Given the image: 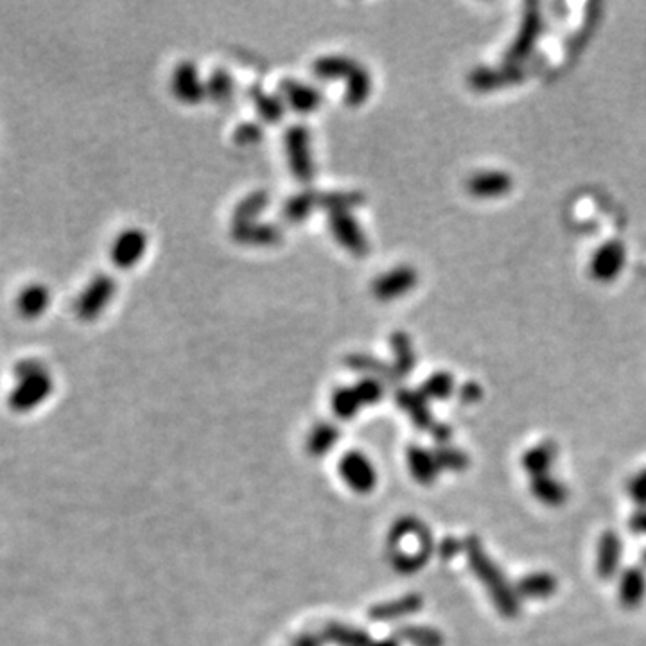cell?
<instances>
[{"label":"cell","mask_w":646,"mask_h":646,"mask_svg":"<svg viewBox=\"0 0 646 646\" xmlns=\"http://www.w3.org/2000/svg\"><path fill=\"white\" fill-rule=\"evenodd\" d=\"M630 529L637 535H646V510L637 511L632 519H630Z\"/></svg>","instance_id":"15"},{"label":"cell","mask_w":646,"mask_h":646,"mask_svg":"<svg viewBox=\"0 0 646 646\" xmlns=\"http://www.w3.org/2000/svg\"><path fill=\"white\" fill-rule=\"evenodd\" d=\"M467 554H468V563H470L472 571L476 572L479 581L490 592L497 610L508 617H513L519 612L517 592L508 585L506 578L501 574L497 565L484 554L477 538L470 537L467 540Z\"/></svg>","instance_id":"1"},{"label":"cell","mask_w":646,"mask_h":646,"mask_svg":"<svg viewBox=\"0 0 646 646\" xmlns=\"http://www.w3.org/2000/svg\"><path fill=\"white\" fill-rule=\"evenodd\" d=\"M140 251H142V237L138 233L131 231L124 239L118 240L117 251H113V257H117V260L120 264H131L133 260H136Z\"/></svg>","instance_id":"9"},{"label":"cell","mask_w":646,"mask_h":646,"mask_svg":"<svg viewBox=\"0 0 646 646\" xmlns=\"http://www.w3.org/2000/svg\"><path fill=\"white\" fill-rule=\"evenodd\" d=\"M436 463L443 465L445 468H452V470H459L467 465V456L456 449H438L436 450Z\"/></svg>","instance_id":"12"},{"label":"cell","mask_w":646,"mask_h":646,"mask_svg":"<svg viewBox=\"0 0 646 646\" xmlns=\"http://www.w3.org/2000/svg\"><path fill=\"white\" fill-rule=\"evenodd\" d=\"M619 560H621V540L614 531H605L598 544V562H596L598 574L605 580H610L619 567Z\"/></svg>","instance_id":"3"},{"label":"cell","mask_w":646,"mask_h":646,"mask_svg":"<svg viewBox=\"0 0 646 646\" xmlns=\"http://www.w3.org/2000/svg\"><path fill=\"white\" fill-rule=\"evenodd\" d=\"M45 291L41 289H27L20 298V307L25 314H36L45 307Z\"/></svg>","instance_id":"11"},{"label":"cell","mask_w":646,"mask_h":646,"mask_svg":"<svg viewBox=\"0 0 646 646\" xmlns=\"http://www.w3.org/2000/svg\"><path fill=\"white\" fill-rule=\"evenodd\" d=\"M531 492H533V495H535L540 502H544V504H547V506H558V504H562V502L565 501V497H567L565 486H563L560 481L553 479L549 474L533 477V481H531Z\"/></svg>","instance_id":"6"},{"label":"cell","mask_w":646,"mask_h":646,"mask_svg":"<svg viewBox=\"0 0 646 646\" xmlns=\"http://www.w3.org/2000/svg\"><path fill=\"white\" fill-rule=\"evenodd\" d=\"M642 562H644V563H646V549H644V551H642Z\"/></svg>","instance_id":"16"},{"label":"cell","mask_w":646,"mask_h":646,"mask_svg":"<svg viewBox=\"0 0 646 646\" xmlns=\"http://www.w3.org/2000/svg\"><path fill=\"white\" fill-rule=\"evenodd\" d=\"M379 646H395V644H388V642H384V644H379Z\"/></svg>","instance_id":"17"},{"label":"cell","mask_w":646,"mask_h":646,"mask_svg":"<svg viewBox=\"0 0 646 646\" xmlns=\"http://www.w3.org/2000/svg\"><path fill=\"white\" fill-rule=\"evenodd\" d=\"M646 594V578L639 567H628L619 578V601L626 608L641 605Z\"/></svg>","instance_id":"4"},{"label":"cell","mask_w":646,"mask_h":646,"mask_svg":"<svg viewBox=\"0 0 646 646\" xmlns=\"http://www.w3.org/2000/svg\"><path fill=\"white\" fill-rule=\"evenodd\" d=\"M406 639L411 641L415 646H440L441 644V637L438 632L431 630V628H407L406 632Z\"/></svg>","instance_id":"10"},{"label":"cell","mask_w":646,"mask_h":646,"mask_svg":"<svg viewBox=\"0 0 646 646\" xmlns=\"http://www.w3.org/2000/svg\"><path fill=\"white\" fill-rule=\"evenodd\" d=\"M409 467L413 476L420 483H429L436 477V458H432L429 452L422 449H411L409 450Z\"/></svg>","instance_id":"8"},{"label":"cell","mask_w":646,"mask_h":646,"mask_svg":"<svg viewBox=\"0 0 646 646\" xmlns=\"http://www.w3.org/2000/svg\"><path fill=\"white\" fill-rule=\"evenodd\" d=\"M556 590V580L549 572L526 574L517 583V596L520 598H547Z\"/></svg>","instance_id":"5"},{"label":"cell","mask_w":646,"mask_h":646,"mask_svg":"<svg viewBox=\"0 0 646 646\" xmlns=\"http://www.w3.org/2000/svg\"><path fill=\"white\" fill-rule=\"evenodd\" d=\"M554 459V445L553 443H540L522 456V467L533 476H544L547 474L551 463Z\"/></svg>","instance_id":"7"},{"label":"cell","mask_w":646,"mask_h":646,"mask_svg":"<svg viewBox=\"0 0 646 646\" xmlns=\"http://www.w3.org/2000/svg\"><path fill=\"white\" fill-rule=\"evenodd\" d=\"M628 493L639 506H646V468L630 479Z\"/></svg>","instance_id":"13"},{"label":"cell","mask_w":646,"mask_h":646,"mask_svg":"<svg viewBox=\"0 0 646 646\" xmlns=\"http://www.w3.org/2000/svg\"><path fill=\"white\" fill-rule=\"evenodd\" d=\"M334 438H336L334 429H321V431H318V432H316V436H314V440H312V445H310V447H312L316 452H321V450H325L328 445L332 447Z\"/></svg>","instance_id":"14"},{"label":"cell","mask_w":646,"mask_h":646,"mask_svg":"<svg viewBox=\"0 0 646 646\" xmlns=\"http://www.w3.org/2000/svg\"><path fill=\"white\" fill-rule=\"evenodd\" d=\"M343 479L357 492H368L375 484V470L371 463L357 452H352L341 461Z\"/></svg>","instance_id":"2"}]
</instances>
